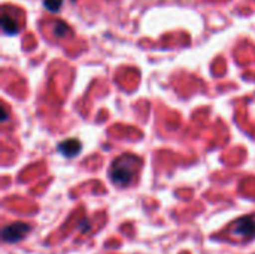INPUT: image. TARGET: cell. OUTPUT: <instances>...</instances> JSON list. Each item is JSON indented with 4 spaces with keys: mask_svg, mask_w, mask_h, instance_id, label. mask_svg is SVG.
I'll use <instances>...</instances> for the list:
<instances>
[{
    "mask_svg": "<svg viewBox=\"0 0 255 254\" xmlns=\"http://www.w3.org/2000/svg\"><path fill=\"white\" fill-rule=\"evenodd\" d=\"M233 234H236L241 238H255V217H244L241 219L233 229Z\"/></svg>",
    "mask_w": 255,
    "mask_h": 254,
    "instance_id": "3",
    "label": "cell"
},
{
    "mask_svg": "<svg viewBox=\"0 0 255 254\" xmlns=\"http://www.w3.org/2000/svg\"><path fill=\"white\" fill-rule=\"evenodd\" d=\"M81 150H82V145L78 139H66L58 144V153L67 159L76 157L81 153Z\"/></svg>",
    "mask_w": 255,
    "mask_h": 254,
    "instance_id": "4",
    "label": "cell"
},
{
    "mask_svg": "<svg viewBox=\"0 0 255 254\" xmlns=\"http://www.w3.org/2000/svg\"><path fill=\"white\" fill-rule=\"evenodd\" d=\"M140 165H142V160L137 156H134V154H123L121 157H118L111 165L109 178L115 186L127 187L136 178Z\"/></svg>",
    "mask_w": 255,
    "mask_h": 254,
    "instance_id": "1",
    "label": "cell"
},
{
    "mask_svg": "<svg viewBox=\"0 0 255 254\" xmlns=\"http://www.w3.org/2000/svg\"><path fill=\"white\" fill-rule=\"evenodd\" d=\"M30 225L27 223H21V222H16V223H12V225H7L3 228L1 231V240L7 244L10 243H18L21 241L24 237L28 235L30 232Z\"/></svg>",
    "mask_w": 255,
    "mask_h": 254,
    "instance_id": "2",
    "label": "cell"
},
{
    "mask_svg": "<svg viewBox=\"0 0 255 254\" xmlns=\"http://www.w3.org/2000/svg\"><path fill=\"white\" fill-rule=\"evenodd\" d=\"M63 0H45V6L51 10H57Z\"/></svg>",
    "mask_w": 255,
    "mask_h": 254,
    "instance_id": "5",
    "label": "cell"
},
{
    "mask_svg": "<svg viewBox=\"0 0 255 254\" xmlns=\"http://www.w3.org/2000/svg\"><path fill=\"white\" fill-rule=\"evenodd\" d=\"M6 120H7V111H6V109H3V115H1V121L4 123Z\"/></svg>",
    "mask_w": 255,
    "mask_h": 254,
    "instance_id": "6",
    "label": "cell"
}]
</instances>
